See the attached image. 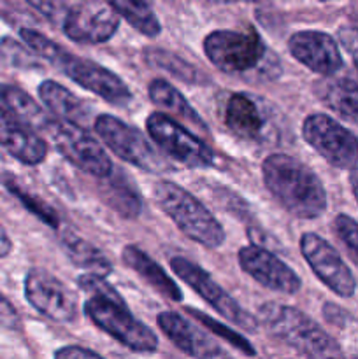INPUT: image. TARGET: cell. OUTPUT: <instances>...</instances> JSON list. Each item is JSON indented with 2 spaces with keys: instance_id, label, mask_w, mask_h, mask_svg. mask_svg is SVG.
I'll return each instance as SVG.
<instances>
[{
  "instance_id": "obj_18",
  "label": "cell",
  "mask_w": 358,
  "mask_h": 359,
  "mask_svg": "<svg viewBox=\"0 0 358 359\" xmlns=\"http://www.w3.org/2000/svg\"><path fill=\"white\" fill-rule=\"evenodd\" d=\"M288 51L298 63L323 77H332L344 65L336 39L325 32H295L288 41Z\"/></svg>"
},
{
  "instance_id": "obj_17",
  "label": "cell",
  "mask_w": 358,
  "mask_h": 359,
  "mask_svg": "<svg viewBox=\"0 0 358 359\" xmlns=\"http://www.w3.org/2000/svg\"><path fill=\"white\" fill-rule=\"evenodd\" d=\"M157 323L161 333L186 356L193 359H234L209 333L178 312H160Z\"/></svg>"
},
{
  "instance_id": "obj_13",
  "label": "cell",
  "mask_w": 358,
  "mask_h": 359,
  "mask_svg": "<svg viewBox=\"0 0 358 359\" xmlns=\"http://www.w3.org/2000/svg\"><path fill=\"white\" fill-rule=\"evenodd\" d=\"M119 20L121 18L109 4H67L62 30L70 41L79 44H104L116 35Z\"/></svg>"
},
{
  "instance_id": "obj_27",
  "label": "cell",
  "mask_w": 358,
  "mask_h": 359,
  "mask_svg": "<svg viewBox=\"0 0 358 359\" xmlns=\"http://www.w3.org/2000/svg\"><path fill=\"white\" fill-rule=\"evenodd\" d=\"M144 60L147 65L154 67L158 70L171 74L174 79L181 81L185 84H193V86H206L211 83V77L204 74L199 67L190 63L183 56L168 51L164 48H146L144 49Z\"/></svg>"
},
{
  "instance_id": "obj_33",
  "label": "cell",
  "mask_w": 358,
  "mask_h": 359,
  "mask_svg": "<svg viewBox=\"0 0 358 359\" xmlns=\"http://www.w3.org/2000/svg\"><path fill=\"white\" fill-rule=\"evenodd\" d=\"M76 284L81 291L90 294V298H104V300L114 302V304L126 305V302L123 300L118 290L112 284H109L104 277L97 276V273H83V276L77 277Z\"/></svg>"
},
{
  "instance_id": "obj_40",
  "label": "cell",
  "mask_w": 358,
  "mask_h": 359,
  "mask_svg": "<svg viewBox=\"0 0 358 359\" xmlns=\"http://www.w3.org/2000/svg\"><path fill=\"white\" fill-rule=\"evenodd\" d=\"M11 251H13V241H11V237L7 235L6 228L0 224V258L9 256Z\"/></svg>"
},
{
  "instance_id": "obj_23",
  "label": "cell",
  "mask_w": 358,
  "mask_h": 359,
  "mask_svg": "<svg viewBox=\"0 0 358 359\" xmlns=\"http://www.w3.org/2000/svg\"><path fill=\"white\" fill-rule=\"evenodd\" d=\"M0 102L4 104V107L11 112L13 116H16L23 125H27L28 128L34 130L35 133H44L48 132V128L53 123V116H49L30 95L27 93L21 88L14 86V84L2 83L0 84Z\"/></svg>"
},
{
  "instance_id": "obj_41",
  "label": "cell",
  "mask_w": 358,
  "mask_h": 359,
  "mask_svg": "<svg viewBox=\"0 0 358 359\" xmlns=\"http://www.w3.org/2000/svg\"><path fill=\"white\" fill-rule=\"evenodd\" d=\"M350 181H351V191H353L354 200H357V203H358V165L353 168V170H351Z\"/></svg>"
},
{
  "instance_id": "obj_7",
  "label": "cell",
  "mask_w": 358,
  "mask_h": 359,
  "mask_svg": "<svg viewBox=\"0 0 358 359\" xmlns=\"http://www.w3.org/2000/svg\"><path fill=\"white\" fill-rule=\"evenodd\" d=\"M83 312L98 330L133 353H154L158 349V337L153 330L139 321L126 305L104 298H88Z\"/></svg>"
},
{
  "instance_id": "obj_4",
  "label": "cell",
  "mask_w": 358,
  "mask_h": 359,
  "mask_svg": "<svg viewBox=\"0 0 358 359\" xmlns=\"http://www.w3.org/2000/svg\"><path fill=\"white\" fill-rule=\"evenodd\" d=\"M153 196L157 205L190 241L207 249L223 245L225 228L188 189L172 181H158L153 188Z\"/></svg>"
},
{
  "instance_id": "obj_3",
  "label": "cell",
  "mask_w": 358,
  "mask_h": 359,
  "mask_svg": "<svg viewBox=\"0 0 358 359\" xmlns=\"http://www.w3.org/2000/svg\"><path fill=\"white\" fill-rule=\"evenodd\" d=\"M267 332L307 359H346L343 347L318 323L297 307L267 302L258 309Z\"/></svg>"
},
{
  "instance_id": "obj_15",
  "label": "cell",
  "mask_w": 358,
  "mask_h": 359,
  "mask_svg": "<svg viewBox=\"0 0 358 359\" xmlns=\"http://www.w3.org/2000/svg\"><path fill=\"white\" fill-rule=\"evenodd\" d=\"M58 70L70 81L79 84L83 90L97 95L109 104L121 107L132 100V91L128 90L125 81L100 63L69 53Z\"/></svg>"
},
{
  "instance_id": "obj_42",
  "label": "cell",
  "mask_w": 358,
  "mask_h": 359,
  "mask_svg": "<svg viewBox=\"0 0 358 359\" xmlns=\"http://www.w3.org/2000/svg\"><path fill=\"white\" fill-rule=\"evenodd\" d=\"M347 18H350V21H351V25L354 27V30L358 32V2L351 4L350 11H347Z\"/></svg>"
},
{
  "instance_id": "obj_2",
  "label": "cell",
  "mask_w": 358,
  "mask_h": 359,
  "mask_svg": "<svg viewBox=\"0 0 358 359\" xmlns=\"http://www.w3.org/2000/svg\"><path fill=\"white\" fill-rule=\"evenodd\" d=\"M207 60L227 76L270 81L279 77L281 62L255 28L214 30L204 39Z\"/></svg>"
},
{
  "instance_id": "obj_28",
  "label": "cell",
  "mask_w": 358,
  "mask_h": 359,
  "mask_svg": "<svg viewBox=\"0 0 358 359\" xmlns=\"http://www.w3.org/2000/svg\"><path fill=\"white\" fill-rule=\"evenodd\" d=\"M109 6L144 37L154 39L161 34V23L150 4L135 2V0H114L109 2Z\"/></svg>"
},
{
  "instance_id": "obj_32",
  "label": "cell",
  "mask_w": 358,
  "mask_h": 359,
  "mask_svg": "<svg viewBox=\"0 0 358 359\" xmlns=\"http://www.w3.org/2000/svg\"><path fill=\"white\" fill-rule=\"evenodd\" d=\"M0 63L20 70L41 69V62L37 56L32 55L21 42L13 37L0 39Z\"/></svg>"
},
{
  "instance_id": "obj_35",
  "label": "cell",
  "mask_w": 358,
  "mask_h": 359,
  "mask_svg": "<svg viewBox=\"0 0 358 359\" xmlns=\"http://www.w3.org/2000/svg\"><path fill=\"white\" fill-rule=\"evenodd\" d=\"M21 319L14 305L0 293V328L4 330H20Z\"/></svg>"
},
{
  "instance_id": "obj_14",
  "label": "cell",
  "mask_w": 358,
  "mask_h": 359,
  "mask_svg": "<svg viewBox=\"0 0 358 359\" xmlns=\"http://www.w3.org/2000/svg\"><path fill=\"white\" fill-rule=\"evenodd\" d=\"M300 252L312 273L340 298H351L357 293V279L332 244L314 231L300 237Z\"/></svg>"
},
{
  "instance_id": "obj_6",
  "label": "cell",
  "mask_w": 358,
  "mask_h": 359,
  "mask_svg": "<svg viewBox=\"0 0 358 359\" xmlns=\"http://www.w3.org/2000/svg\"><path fill=\"white\" fill-rule=\"evenodd\" d=\"M220 119L241 140L267 144L277 135L276 114L263 98L248 91L223 93L218 100Z\"/></svg>"
},
{
  "instance_id": "obj_10",
  "label": "cell",
  "mask_w": 358,
  "mask_h": 359,
  "mask_svg": "<svg viewBox=\"0 0 358 359\" xmlns=\"http://www.w3.org/2000/svg\"><path fill=\"white\" fill-rule=\"evenodd\" d=\"M172 272L179 277L181 280H185L204 302L211 305L214 311L220 316H223L227 321H230L232 325L239 326L244 332L255 333L258 330V319L255 316L249 314L234 297L228 294V291H225L209 273L204 269H200L197 263L190 262V259L181 258V256H174L171 259Z\"/></svg>"
},
{
  "instance_id": "obj_34",
  "label": "cell",
  "mask_w": 358,
  "mask_h": 359,
  "mask_svg": "<svg viewBox=\"0 0 358 359\" xmlns=\"http://www.w3.org/2000/svg\"><path fill=\"white\" fill-rule=\"evenodd\" d=\"M333 231L347 249L351 258L358 263V223L347 214H337L333 219Z\"/></svg>"
},
{
  "instance_id": "obj_9",
  "label": "cell",
  "mask_w": 358,
  "mask_h": 359,
  "mask_svg": "<svg viewBox=\"0 0 358 359\" xmlns=\"http://www.w3.org/2000/svg\"><path fill=\"white\" fill-rule=\"evenodd\" d=\"M146 130L171 160L185 167L209 168L216 161L214 151L200 137L164 112H151L146 118Z\"/></svg>"
},
{
  "instance_id": "obj_31",
  "label": "cell",
  "mask_w": 358,
  "mask_h": 359,
  "mask_svg": "<svg viewBox=\"0 0 358 359\" xmlns=\"http://www.w3.org/2000/svg\"><path fill=\"white\" fill-rule=\"evenodd\" d=\"M186 312H188V316H192V318H195L197 321L202 323L204 328L209 330L211 333H214V335H218L220 339H223L225 342L230 344L232 347H235L237 351H241L244 356H256V349L253 347V344L249 342L246 337H242L241 333H237L235 330H232L230 326L223 325V323L216 321V319H213L211 316L204 314V312L197 311V309H186Z\"/></svg>"
},
{
  "instance_id": "obj_5",
  "label": "cell",
  "mask_w": 358,
  "mask_h": 359,
  "mask_svg": "<svg viewBox=\"0 0 358 359\" xmlns=\"http://www.w3.org/2000/svg\"><path fill=\"white\" fill-rule=\"evenodd\" d=\"M93 128L105 146L126 163L151 174H167L174 170V165L158 153L151 140L123 119L111 114H100L95 118Z\"/></svg>"
},
{
  "instance_id": "obj_37",
  "label": "cell",
  "mask_w": 358,
  "mask_h": 359,
  "mask_svg": "<svg viewBox=\"0 0 358 359\" xmlns=\"http://www.w3.org/2000/svg\"><path fill=\"white\" fill-rule=\"evenodd\" d=\"M55 359H104L95 351L86 349L81 346H65L60 347L55 353Z\"/></svg>"
},
{
  "instance_id": "obj_11",
  "label": "cell",
  "mask_w": 358,
  "mask_h": 359,
  "mask_svg": "<svg viewBox=\"0 0 358 359\" xmlns=\"http://www.w3.org/2000/svg\"><path fill=\"white\" fill-rule=\"evenodd\" d=\"M302 137L332 167L353 170L358 165V137L330 116L309 114L302 123Z\"/></svg>"
},
{
  "instance_id": "obj_16",
  "label": "cell",
  "mask_w": 358,
  "mask_h": 359,
  "mask_svg": "<svg viewBox=\"0 0 358 359\" xmlns=\"http://www.w3.org/2000/svg\"><path fill=\"white\" fill-rule=\"evenodd\" d=\"M242 272L255 279L260 286L283 294H297L302 290V279L291 266L262 245L249 244L237 255Z\"/></svg>"
},
{
  "instance_id": "obj_20",
  "label": "cell",
  "mask_w": 358,
  "mask_h": 359,
  "mask_svg": "<svg viewBox=\"0 0 358 359\" xmlns=\"http://www.w3.org/2000/svg\"><path fill=\"white\" fill-rule=\"evenodd\" d=\"M39 97H41L42 104L53 112V118L58 121L70 123V125L81 126L86 128L88 125H93V109L81 100L76 93L69 90V88L62 86L60 83L51 79H46L39 84L37 90Z\"/></svg>"
},
{
  "instance_id": "obj_25",
  "label": "cell",
  "mask_w": 358,
  "mask_h": 359,
  "mask_svg": "<svg viewBox=\"0 0 358 359\" xmlns=\"http://www.w3.org/2000/svg\"><path fill=\"white\" fill-rule=\"evenodd\" d=\"M319 100L343 119L358 126V84L350 79H325L316 86Z\"/></svg>"
},
{
  "instance_id": "obj_36",
  "label": "cell",
  "mask_w": 358,
  "mask_h": 359,
  "mask_svg": "<svg viewBox=\"0 0 358 359\" xmlns=\"http://www.w3.org/2000/svg\"><path fill=\"white\" fill-rule=\"evenodd\" d=\"M28 6L37 9L44 18H48L51 23L62 25L63 14H65L67 4L62 2H28Z\"/></svg>"
},
{
  "instance_id": "obj_1",
  "label": "cell",
  "mask_w": 358,
  "mask_h": 359,
  "mask_svg": "<svg viewBox=\"0 0 358 359\" xmlns=\"http://www.w3.org/2000/svg\"><path fill=\"white\" fill-rule=\"evenodd\" d=\"M265 188L279 205L298 219H316L326 210V189L314 170L298 158L274 153L263 160Z\"/></svg>"
},
{
  "instance_id": "obj_19",
  "label": "cell",
  "mask_w": 358,
  "mask_h": 359,
  "mask_svg": "<svg viewBox=\"0 0 358 359\" xmlns=\"http://www.w3.org/2000/svg\"><path fill=\"white\" fill-rule=\"evenodd\" d=\"M0 147L6 149L14 160L30 167L42 163L49 153L48 142L2 105H0Z\"/></svg>"
},
{
  "instance_id": "obj_24",
  "label": "cell",
  "mask_w": 358,
  "mask_h": 359,
  "mask_svg": "<svg viewBox=\"0 0 358 359\" xmlns=\"http://www.w3.org/2000/svg\"><path fill=\"white\" fill-rule=\"evenodd\" d=\"M100 196L104 202L125 219H137L142 212V198L133 182L121 172L114 170L107 179H102Z\"/></svg>"
},
{
  "instance_id": "obj_39",
  "label": "cell",
  "mask_w": 358,
  "mask_h": 359,
  "mask_svg": "<svg viewBox=\"0 0 358 359\" xmlns=\"http://www.w3.org/2000/svg\"><path fill=\"white\" fill-rule=\"evenodd\" d=\"M323 314H325V318L329 319L332 325H337V326H343L344 325L343 321L346 319V314L343 312V309L337 307V305H333V304H325Z\"/></svg>"
},
{
  "instance_id": "obj_8",
  "label": "cell",
  "mask_w": 358,
  "mask_h": 359,
  "mask_svg": "<svg viewBox=\"0 0 358 359\" xmlns=\"http://www.w3.org/2000/svg\"><path fill=\"white\" fill-rule=\"evenodd\" d=\"M46 135L49 137L55 149L79 170L100 181L107 179L114 172V165L107 151L86 128L53 119Z\"/></svg>"
},
{
  "instance_id": "obj_22",
  "label": "cell",
  "mask_w": 358,
  "mask_h": 359,
  "mask_svg": "<svg viewBox=\"0 0 358 359\" xmlns=\"http://www.w3.org/2000/svg\"><path fill=\"white\" fill-rule=\"evenodd\" d=\"M121 259L130 270H133L137 276L142 277L158 294H161V297L171 302L183 300V291L178 286V283L172 280V277L161 269L160 263L154 262L142 249L133 244L125 245L121 251Z\"/></svg>"
},
{
  "instance_id": "obj_38",
  "label": "cell",
  "mask_w": 358,
  "mask_h": 359,
  "mask_svg": "<svg viewBox=\"0 0 358 359\" xmlns=\"http://www.w3.org/2000/svg\"><path fill=\"white\" fill-rule=\"evenodd\" d=\"M339 35L343 39L344 48L353 55L354 65L358 67V32L353 28V30H343Z\"/></svg>"
},
{
  "instance_id": "obj_30",
  "label": "cell",
  "mask_w": 358,
  "mask_h": 359,
  "mask_svg": "<svg viewBox=\"0 0 358 359\" xmlns=\"http://www.w3.org/2000/svg\"><path fill=\"white\" fill-rule=\"evenodd\" d=\"M20 37L23 39L25 44L35 53L37 58H42L44 62H48L49 65H53L55 69H60L62 62L65 60V56L69 55L67 49H63L62 46L56 44L55 41H51L49 37H46L44 34L37 30H32V28H21Z\"/></svg>"
},
{
  "instance_id": "obj_21",
  "label": "cell",
  "mask_w": 358,
  "mask_h": 359,
  "mask_svg": "<svg viewBox=\"0 0 358 359\" xmlns=\"http://www.w3.org/2000/svg\"><path fill=\"white\" fill-rule=\"evenodd\" d=\"M147 97L150 100L157 105L158 109L164 111L165 116L175 119L181 125H186L188 128L197 130L202 135H209V128H207L206 121L202 116L195 111V107L190 105L185 95L172 86L168 81L165 79H153L147 84Z\"/></svg>"
},
{
  "instance_id": "obj_29",
  "label": "cell",
  "mask_w": 358,
  "mask_h": 359,
  "mask_svg": "<svg viewBox=\"0 0 358 359\" xmlns=\"http://www.w3.org/2000/svg\"><path fill=\"white\" fill-rule=\"evenodd\" d=\"M4 184H6V188L9 189V191L13 193V195L16 196L21 203H23V207H27L28 212H32L35 217H39V219H41L46 226L58 230L60 228L58 212H56V210L53 209V207L49 205L46 200H42L41 196L34 195V193H30L28 189H25L23 186L18 184L13 177L11 179L7 177Z\"/></svg>"
},
{
  "instance_id": "obj_12",
  "label": "cell",
  "mask_w": 358,
  "mask_h": 359,
  "mask_svg": "<svg viewBox=\"0 0 358 359\" xmlns=\"http://www.w3.org/2000/svg\"><path fill=\"white\" fill-rule=\"evenodd\" d=\"M27 302L48 319L74 323L79 316V300L70 287L44 269H30L25 277Z\"/></svg>"
},
{
  "instance_id": "obj_26",
  "label": "cell",
  "mask_w": 358,
  "mask_h": 359,
  "mask_svg": "<svg viewBox=\"0 0 358 359\" xmlns=\"http://www.w3.org/2000/svg\"><path fill=\"white\" fill-rule=\"evenodd\" d=\"M60 244H62L67 258L79 269L88 270V273H97V276L104 277L112 272V263L104 255V251L74 231H63L60 237Z\"/></svg>"
}]
</instances>
